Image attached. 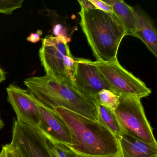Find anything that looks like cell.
Wrapping results in <instances>:
<instances>
[{
	"mask_svg": "<svg viewBox=\"0 0 157 157\" xmlns=\"http://www.w3.org/2000/svg\"><path fill=\"white\" fill-rule=\"evenodd\" d=\"M70 133L71 144L67 146L76 154L89 156L120 154L117 137L98 121L63 107L52 110Z\"/></svg>",
	"mask_w": 157,
	"mask_h": 157,
	"instance_id": "obj_1",
	"label": "cell"
},
{
	"mask_svg": "<svg viewBox=\"0 0 157 157\" xmlns=\"http://www.w3.org/2000/svg\"><path fill=\"white\" fill-rule=\"evenodd\" d=\"M31 94L51 110L63 107L90 119L98 121L96 101L80 93L67 82L59 81L47 75L25 80Z\"/></svg>",
	"mask_w": 157,
	"mask_h": 157,
	"instance_id": "obj_2",
	"label": "cell"
},
{
	"mask_svg": "<svg viewBox=\"0 0 157 157\" xmlns=\"http://www.w3.org/2000/svg\"><path fill=\"white\" fill-rule=\"evenodd\" d=\"M81 27L97 60L107 62L117 59L125 31L113 13L99 10L81 9Z\"/></svg>",
	"mask_w": 157,
	"mask_h": 157,
	"instance_id": "obj_3",
	"label": "cell"
},
{
	"mask_svg": "<svg viewBox=\"0 0 157 157\" xmlns=\"http://www.w3.org/2000/svg\"><path fill=\"white\" fill-rule=\"evenodd\" d=\"M91 63L101 73L110 90L119 97H129L141 100L151 93L141 80L123 67L117 59L107 62L97 60Z\"/></svg>",
	"mask_w": 157,
	"mask_h": 157,
	"instance_id": "obj_4",
	"label": "cell"
},
{
	"mask_svg": "<svg viewBox=\"0 0 157 157\" xmlns=\"http://www.w3.org/2000/svg\"><path fill=\"white\" fill-rule=\"evenodd\" d=\"M114 112L123 131L145 143L157 145L140 100L120 97L119 104Z\"/></svg>",
	"mask_w": 157,
	"mask_h": 157,
	"instance_id": "obj_5",
	"label": "cell"
},
{
	"mask_svg": "<svg viewBox=\"0 0 157 157\" xmlns=\"http://www.w3.org/2000/svg\"><path fill=\"white\" fill-rule=\"evenodd\" d=\"M10 144L22 157H56L49 141L37 128L19 120L13 122Z\"/></svg>",
	"mask_w": 157,
	"mask_h": 157,
	"instance_id": "obj_6",
	"label": "cell"
},
{
	"mask_svg": "<svg viewBox=\"0 0 157 157\" xmlns=\"http://www.w3.org/2000/svg\"><path fill=\"white\" fill-rule=\"evenodd\" d=\"M71 54L68 44L62 37L48 35L43 38L39 56L46 75L59 81L71 82L64 66L65 56Z\"/></svg>",
	"mask_w": 157,
	"mask_h": 157,
	"instance_id": "obj_7",
	"label": "cell"
},
{
	"mask_svg": "<svg viewBox=\"0 0 157 157\" xmlns=\"http://www.w3.org/2000/svg\"><path fill=\"white\" fill-rule=\"evenodd\" d=\"M72 84L80 93L94 100L101 91L110 90V87L96 67L91 63L90 60L85 59H76Z\"/></svg>",
	"mask_w": 157,
	"mask_h": 157,
	"instance_id": "obj_8",
	"label": "cell"
},
{
	"mask_svg": "<svg viewBox=\"0 0 157 157\" xmlns=\"http://www.w3.org/2000/svg\"><path fill=\"white\" fill-rule=\"evenodd\" d=\"M8 101L17 116V120L37 128L40 123L38 101L28 90L10 84L7 89Z\"/></svg>",
	"mask_w": 157,
	"mask_h": 157,
	"instance_id": "obj_9",
	"label": "cell"
},
{
	"mask_svg": "<svg viewBox=\"0 0 157 157\" xmlns=\"http://www.w3.org/2000/svg\"><path fill=\"white\" fill-rule=\"evenodd\" d=\"M38 102L40 123L37 128L49 142L71 145L70 133L65 124L52 110Z\"/></svg>",
	"mask_w": 157,
	"mask_h": 157,
	"instance_id": "obj_10",
	"label": "cell"
},
{
	"mask_svg": "<svg viewBox=\"0 0 157 157\" xmlns=\"http://www.w3.org/2000/svg\"><path fill=\"white\" fill-rule=\"evenodd\" d=\"M136 19L135 37L146 45L155 57H157V33L152 20L139 6L134 7Z\"/></svg>",
	"mask_w": 157,
	"mask_h": 157,
	"instance_id": "obj_11",
	"label": "cell"
},
{
	"mask_svg": "<svg viewBox=\"0 0 157 157\" xmlns=\"http://www.w3.org/2000/svg\"><path fill=\"white\" fill-rule=\"evenodd\" d=\"M117 139L122 157H157V145L140 141L124 131Z\"/></svg>",
	"mask_w": 157,
	"mask_h": 157,
	"instance_id": "obj_12",
	"label": "cell"
},
{
	"mask_svg": "<svg viewBox=\"0 0 157 157\" xmlns=\"http://www.w3.org/2000/svg\"><path fill=\"white\" fill-rule=\"evenodd\" d=\"M104 1L112 7L113 13L124 27L126 36L135 37L136 25L134 8L122 0H106Z\"/></svg>",
	"mask_w": 157,
	"mask_h": 157,
	"instance_id": "obj_13",
	"label": "cell"
},
{
	"mask_svg": "<svg viewBox=\"0 0 157 157\" xmlns=\"http://www.w3.org/2000/svg\"><path fill=\"white\" fill-rule=\"evenodd\" d=\"M96 101L98 121L116 136L119 137L123 130L113 110Z\"/></svg>",
	"mask_w": 157,
	"mask_h": 157,
	"instance_id": "obj_14",
	"label": "cell"
},
{
	"mask_svg": "<svg viewBox=\"0 0 157 157\" xmlns=\"http://www.w3.org/2000/svg\"><path fill=\"white\" fill-rule=\"evenodd\" d=\"M120 97L109 90H102L95 98V101L103 106L114 111L118 106Z\"/></svg>",
	"mask_w": 157,
	"mask_h": 157,
	"instance_id": "obj_15",
	"label": "cell"
},
{
	"mask_svg": "<svg viewBox=\"0 0 157 157\" xmlns=\"http://www.w3.org/2000/svg\"><path fill=\"white\" fill-rule=\"evenodd\" d=\"M24 0H0V13L10 14L22 6Z\"/></svg>",
	"mask_w": 157,
	"mask_h": 157,
	"instance_id": "obj_16",
	"label": "cell"
},
{
	"mask_svg": "<svg viewBox=\"0 0 157 157\" xmlns=\"http://www.w3.org/2000/svg\"><path fill=\"white\" fill-rule=\"evenodd\" d=\"M76 59L71 54L65 56L64 59V66L66 75L71 83L75 71Z\"/></svg>",
	"mask_w": 157,
	"mask_h": 157,
	"instance_id": "obj_17",
	"label": "cell"
},
{
	"mask_svg": "<svg viewBox=\"0 0 157 157\" xmlns=\"http://www.w3.org/2000/svg\"><path fill=\"white\" fill-rule=\"evenodd\" d=\"M50 148L56 157H71L70 150L63 144L49 142Z\"/></svg>",
	"mask_w": 157,
	"mask_h": 157,
	"instance_id": "obj_18",
	"label": "cell"
},
{
	"mask_svg": "<svg viewBox=\"0 0 157 157\" xmlns=\"http://www.w3.org/2000/svg\"><path fill=\"white\" fill-rule=\"evenodd\" d=\"M96 10H99L102 11L109 13H113L112 7L106 3L104 1L101 0H90Z\"/></svg>",
	"mask_w": 157,
	"mask_h": 157,
	"instance_id": "obj_19",
	"label": "cell"
},
{
	"mask_svg": "<svg viewBox=\"0 0 157 157\" xmlns=\"http://www.w3.org/2000/svg\"><path fill=\"white\" fill-rule=\"evenodd\" d=\"M3 146L6 150L7 157H22L18 150L10 143L3 145Z\"/></svg>",
	"mask_w": 157,
	"mask_h": 157,
	"instance_id": "obj_20",
	"label": "cell"
},
{
	"mask_svg": "<svg viewBox=\"0 0 157 157\" xmlns=\"http://www.w3.org/2000/svg\"><path fill=\"white\" fill-rule=\"evenodd\" d=\"M43 35L42 30H38L36 33H32L26 38V40L32 43H37L41 40V36Z\"/></svg>",
	"mask_w": 157,
	"mask_h": 157,
	"instance_id": "obj_21",
	"label": "cell"
},
{
	"mask_svg": "<svg viewBox=\"0 0 157 157\" xmlns=\"http://www.w3.org/2000/svg\"><path fill=\"white\" fill-rule=\"evenodd\" d=\"M78 2L80 5L81 9L85 10H94V6L91 2L90 0H82L78 1Z\"/></svg>",
	"mask_w": 157,
	"mask_h": 157,
	"instance_id": "obj_22",
	"label": "cell"
},
{
	"mask_svg": "<svg viewBox=\"0 0 157 157\" xmlns=\"http://www.w3.org/2000/svg\"><path fill=\"white\" fill-rule=\"evenodd\" d=\"M71 157H122L121 153L119 155H115V156H84V155H79V154H76L73 151H71L70 150Z\"/></svg>",
	"mask_w": 157,
	"mask_h": 157,
	"instance_id": "obj_23",
	"label": "cell"
},
{
	"mask_svg": "<svg viewBox=\"0 0 157 157\" xmlns=\"http://www.w3.org/2000/svg\"><path fill=\"white\" fill-rule=\"evenodd\" d=\"M6 80V74L4 71L0 67V83Z\"/></svg>",
	"mask_w": 157,
	"mask_h": 157,
	"instance_id": "obj_24",
	"label": "cell"
},
{
	"mask_svg": "<svg viewBox=\"0 0 157 157\" xmlns=\"http://www.w3.org/2000/svg\"><path fill=\"white\" fill-rule=\"evenodd\" d=\"M0 157H7L6 150L3 146H2L1 151L0 152Z\"/></svg>",
	"mask_w": 157,
	"mask_h": 157,
	"instance_id": "obj_25",
	"label": "cell"
},
{
	"mask_svg": "<svg viewBox=\"0 0 157 157\" xmlns=\"http://www.w3.org/2000/svg\"><path fill=\"white\" fill-rule=\"evenodd\" d=\"M4 124L3 121L2 120L1 117V113H0V130L4 127Z\"/></svg>",
	"mask_w": 157,
	"mask_h": 157,
	"instance_id": "obj_26",
	"label": "cell"
}]
</instances>
